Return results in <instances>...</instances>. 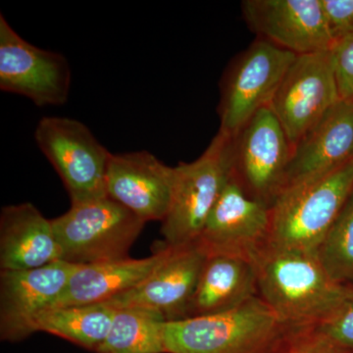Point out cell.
<instances>
[{"label": "cell", "instance_id": "52a82bcc", "mask_svg": "<svg viewBox=\"0 0 353 353\" xmlns=\"http://www.w3.org/2000/svg\"><path fill=\"white\" fill-rule=\"evenodd\" d=\"M294 146L270 106L232 138L231 176L248 196L271 208L284 189Z\"/></svg>", "mask_w": 353, "mask_h": 353}, {"label": "cell", "instance_id": "e0dca14e", "mask_svg": "<svg viewBox=\"0 0 353 353\" xmlns=\"http://www.w3.org/2000/svg\"><path fill=\"white\" fill-rule=\"evenodd\" d=\"M61 260L51 220L31 202L8 205L0 213V269L28 270Z\"/></svg>", "mask_w": 353, "mask_h": 353}, {"label": "cell", "instance_id": "277c9868", "mask_svg": "<svg viewBox=\"0 0 353 353\" xmlns=\"http://www.w3.org/2000/svg\"><path fill=\"white\" fill-rule=\"evenodd\" d=\"M51 222L61 260L76 265L127 259L146 223L109 196L72 204Z\"/></svg>", "mask_w": 353, "mask_h": 353}, {"label": "cell", "instance_id": "d6986e66", "mask_svg": "<svg viewBox=\"0 0 353 353\" xmlns=\"http://www.w3.org/2000/svg\"><path fill=\"white\" fill-rule=\"evenodd\" d=\"M256 296L257 275L252 260L208 254L183 319L226 312Z\"/></svg>", "mask_w": 353, "mask_h": 353}, {"label": "cell", "instance_id": "ba28073f", "mask_svg": "<svg viewBox=\"0 0 353 353\" xmlns=\"http://www.w3.org/2000/svg\"><path fill=\"white\" fill-rule=\"evenodd\" d=\"M296 57L261 39L241 53L223 80L219 132L233 138L255 114L270 106Z\"/></svg>", "mask_w": 353, "mask_h": 353}, {"label": "cell", "instance_id": "8fae6325", "mask_svg": "<svg viewBox=\"0 0 353 353\" xmlns=\"http://www.w3.org/2000/svg\"><path fill=\"white\" fill-rule=\"evenodd\" d=\"M80 265L59 260L39 268L0 272V339L20 343L61 296Z\"/></svg>", "mask_w": 353, "mask_h": 353}, {"label": "cell", "instance_id": "6da1fadb", "mask_svg": "<svg viewBox=\"0 0 353 353\" xmlns=\"http://www.w3.org/2000/svg\"><path fill=\"white\" fill-rule=\"evenodd\" d=\"M259 296L290 328H315L347 301L353 285L334 282L314 253L266 245L253 259Z\"/></svg>", "mask_w": 353, "mask_h": 353}, {"label": "cell", "instance_id": "30bf717a", "mask_svg": "<svg viewBox=\"0 0 353 353\" xmlns=\"http://www.w3.org/2000/svg\"><path fill=\"white\" fill-rule=\"evenodd\" d=\"M341 101L329 50L297 55L270 108L294 148Z\"/></svg>", "mask_w": 353, "mask_h": 353}, {"label": "cell", "instance_id": "ffe728a7", "mask_svg": "<svg viewBox=\"0 0 353 353\" xmlns=\"http://www.w3.org/2000/svg\"><path fill=\"white\" fill-rule=\"evenodd\" d=\"M115 313L108 303L48 309L37 320L36 333L46 332L95 353L108 338Z\"/></svg>", "mask_w": 353, "mask_h": 353}, {"label": "cell", "instance_id": "2e32d148", "mask_svg": "<svg viewBox=\"0 0 353 353\" xmlns=\"http://www.w3.org/2000/svg\"><path fill=\"white\" fill-rule=\"evenodd\" d=\"M353 159V102L341 101L294 145L284 190Z\"/></svg>", "mask_w": 353, "mask_h": 353}, {"label": "cell", "instance_id": "4fadbf2b", "mask_svg": "<svg viewBox=\"0 0 353 353\" xmlns=\"http://www.w3.org/2000/svg\"><path fill=\"white\" fill-rule=\"evenodd\" d=\"M270 208L245 194L230 173L197 243L208 254L254 259L268 245Z\"/></svg>", "mask_w": 353, "mask_h": 353}, {"label": "cell", "instance_id": "3957f363", "mask_svg": "<svg viewBox=\"0 0 353 353\" xmlns=\"http://www.w3.org/2000/svg\"><path fill=\"white\" fill-rule=\"evenodd\" d=\"M353 192V159L280 192L270 208L269 246L314 253Z\"/></svg>", "mask_w": 353, "mask_h": 353}, {"label": "cell", "instance_id": "7a4b0ae2", "mask_svg": "<svg viewBox=\"0 0 353 353\" xmlns=\"http://www.w3.org/2000/svg\"><path fill=\"white\" fill-rule=\"evenodd\" d=\"M301 331L281 321L256 296L226 312L167 321L165 352L277 353Z\"/></svg>", "mask_w": 353, "mask_h": 353}, {"label": "cell", "instance_id": "603a6c76", "mask_svg": "<svg viewBox=\"0 0 353 353\" xmlns=\"http://www.w3.org/2000/svg\"><path fill=\"white\" fill-rule=\"evenodd\" d=\"M314 329L339 347L353 350V285L343 305Z\"/></svg>", "mask_w": 353, "mask_h": 353}, {"label": "cell", "instance_id": "9c48e42d", "mask_svg": "<svg viewBox=\"0 0 353 353\" xmlns=\"http://www.w3.org/2000/svg\"><path fill=\"white\" fill-rule=\"evenodd\" d=\"M70 87L67 58L25 41L0 14V90L46 108L66 103Z\"/></svg>", "mask_w": 353, "mask_h": 353}, {"label": "cell", "instance_id": "d4e9b609", "mask_svg": "<svg viewBox=\"0 0 353 353\" xmlns=\"http://www.w3.org/2000/svg\"><path fill=\"white\" fill-rule=\"evenodd\" d=\"M277 353H353V350L339 347L311 328L294 334Z\"/></svg>", "mask_w": 353, "mask_h": 353}, {"label": "cell", "instance_id": "7c38bea8", "mask_svg": "<svg viewBox=\"0 0 353 353\" xmlns=\"http://www.w3.org/2000/svg\"><path fill=\"white\" fill-rule=\"evenodd\" d=\"M246 24L259 38L296 55L331 50L322 0H245Z\"/></svg>", "mask_w": 353, "mask_h": 353}, {"label": "cell", "instance_id": "44dd1931", "mask_svg": "<svg viewBox=\"0 0 353 353\" xmlns=\"http://www.w3.org/2000/svg\"><path fill=\"white\" fill-rule=\"evenodd\" d=\"M166 322L163 315L150 309H116L108 338L95 353H166Z\"/></svg>", "mask_w": 353, "mask_h": 353}, {"label": "cell", "instance_id": "cb8c5ba5", "mask_svg": "<svg viewBox=\"0 0 353 353\" xmlns=\"http://www.w3.org/2000/svg\"><path fill=\"white\" fill-rule=\"evenodd\" d=\"M331 54L341 99L353 102V36L334 41Z\"/></svg>", "mask_w": 353, "mask_h": 353}, {"label": "cell", "instance_id": "9a60e30c", "mask_svg": "<svg viewBox=\"0 0 353 353\" xmlns=\"http://www.w3.org/2000/svg\"><path fill=\"white\" fill-rule=\"evenodd\" d=\"M175 167L152 153H112L106 176V194L145 221H163L170 208Z\"/></svg>", "mask_w": 353, "mask_h": 353}, {"label": "cell", "instance_id": "7402d4cb", "mask_svg": "<svg viewBox=\"0 0 353 353\" xmlns=\"http://www.w3.org/2000/svg\"><path fill=\"white\" fill-rule=\"evenodd\" d=\"M314 254L334 282L353 285V192Z\"/></svg>", "mask_w": 353, "mask_h": 353}, {"label": "cell", "instance_id": "8992f818", "mask_svg": "<svg viewBox=\"0 0 353 353\" xmlns=\"http://www.w3.org/2000/svg\"><path fill=\"white\" fill-rule=\"evenodd\" d=\"M34 141L57 172L72 204L108 196L106 176L112 153L80 121L43 117Z\"/></svg>", "mask_w": 353, "mask_h": 353}, {"label": "cell", "instance_id": "ac0fdd59", "mask_svg": "<svg viewBox=\"0 0 353 353\" xmlns=\"http://www.w3.org/2000/svg\"><path fill=\"white\" fill-rule=\"evenodd\" d=\"M164 245L152 256L80 265L52 307L103 303L143 283L166 259ZM50 308V309H51Z\"/></svg>", "mask_w": 353, "mask_h": 353}, {"label": "cell", "instance_id": "5b68a950", "mask_svg": "<svg viewBox=\"0 0 353 353\" xmlns=\"http://www.w3.org/2000/svg\"><path fill=\"white\" fill-rule=\"evenodd\" d=\"M232 137L218 132L194 161L175 167L170 208L162 221L164 245L196 243L231 173Z\"/></svg>", "mask_w": 353, "mask_h": 353}, {"label": "cell", "instance_id": "5bb4252c", "mask_svg": "<svg viewBox=\"0 0 353 353\" xmlns=\"http://www.w3.org/2000/svg\"><path fill=\"white\" fill-rule=\"evenodd\" d=\"M208 257L197 241L169 246L166 259L143 283L103 303L116 309H150L167 321L183 319Z\"/></svg>", "mask_w": 353, "mask_h": 353}, {"label": "cell", "instance_id": "484cf974", "mask_svg": "<svg viewBox=\"0 0 353 353\" xmlns=\"http://www.w3.org/2000/svg\"><path fill=\"white\" fill-rule=\"evenodd\" d=\"M330 34L334 41L353 36V0H322Z\"/></svg>", "mask_w": 353, "mask_h": 353}]
</instances>
